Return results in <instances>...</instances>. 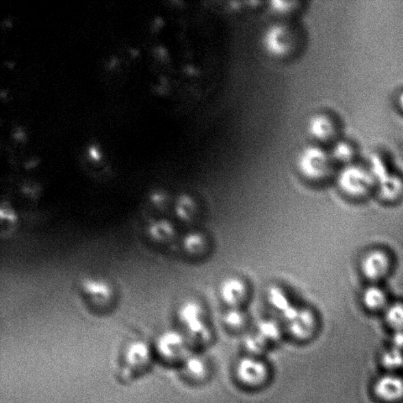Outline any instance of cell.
Here are the masks:
<instances>
[{
    "label": "cell",
    "mask_w": 403,
    "mask_h": 403,
    "mask_svg": "<svg viewBox=\"0 0 403 403\" xmlns=\"http://www.w3.org/2000/svg\"><path fill=\"white\" fill-rule=\"evenodd\" d=\"M177 318L183 328L182 332L190 340L192 348L206 347L211 342L212 329L200 302L187 301L183 303L178 309Z\"/></svg>",
    "instance_id": "1"
},
{
    "label": "cell",
    "mask_w": 403,
    "mask_h": 403,
    "mask_svg": "<svg viewBox=\"0 0 403 403\" xmlns=\"http://www.w3.org/2000/svg\"><path fill=\"white\" fill-rule=\"evenodd\" d=\"M271 368L263 357L245 354L233 366V376L237 384L248 390L263 389L271 380Z\"/></svg>",
    "instance_id": "2"
},
{
    "label": "cell",
    "mask_w": 403,
    "mask_h": 403,
    "mask_svg": "<svg viewBox=\"0 0 403 403\" xmlns=\"http://www.w3.org/2000/svg\"><path fill=\"white\" fill-rule=\"evenodd\" d=\"M331 154L316 145L303 149L297 159V170L304 179L319 182L331 174L333 166Z\"/></svg>",
    "instance_id": "3"
},
{
    "label": "cell",
    "mask_w": 403,
    "mask_h": 403,
    "mask_svg": "<svg viewBox=\"0 0 403 403\" xmlns=\"http://www.w3.org/2000/svg\"><path fill=\"white\" fill-rule=\"evenodd\" d=\"M261 43L270 56L284 59L294 53L298 46V38L294 29L285 23L271 24L265 30Z\"/></svg>",
    "instance_id": "4"
},
{
    "label": "cell",
    "mask_w": 403,
    "mask_h": 403,
    "mask_svg": "<svg viewBox=\"0 0 403 403\" xmlns=\"http://www.w3.org/2000/svg\"><path fill=\"white\" fill-rule=\"evenodd\" d=\"M78 293L83 301L94 310H105L115 298L114 285L105 277L86 276L78 282Z\"/></svg>",
    "instance_id": "5"
},
{
    "label": "cell",
    "mask_w": 403,
    "mask_h": 403,
    "mask_svg": "<svg viewBox=\"0 0 403 403\" xmlns=\"http://www.w3.org/2000/svg\"><path fill=\"white\" fill-rule=\"evenodd\" d=\"M281 316L285 321V331L296 341L307 342L315 337L317 321L311 309L293 306Z\"/></svg>",
    "instance_id": "6"
},
{
    "label": "cell",
    "mask_w": 403,
    "mask_h": 403,
    "mask_svg": "<svg viewBox=\"0 0 403 403\" xmlns=\"http://www.w3.org/2000/svg\"><path fill=\"white\" fill-rule=\"evenodd\" d=\"M374 184V178L370 170L359 165L345 166L337 177L339 190L354 197L365 195Z\"/></svg>",
    "instance_id": "7"
},
{
    "label": "cell",
    "mask_w": 403,
    "mask_h": 403,
    "mask_svg": "<svg viewBox=\"0 0 403 403\" xmlns=\"http://www.w3.org/2000/svg\"><path fill=\"white\" fill-rule=\"evenodd\" d=\"M157 352L166 362L181 365L193 348L185 333L170 330L161 335L156 344Z\"/></svg>",
    "instance_id": "8"
},
{
    "label": "cell",
    "mask_w": 403,
    "mask_h": 403,
    "mask_svg": "<svg viewBox=\"0 0 403 403\" xmlns=\"http://www.w3.org/2000/svg\"><path fill=\"white\" fill-rule=\"evenodd\" d=\"M371 393L380 403H402L403 373L382 372L372 382Z\"/></svg>",
    "instance_id": "9"
},
{
    "label": "cell",
    "mask_w": 403,
    "mask_h": 403,
    "mask_svg": "<svg viewBox=\"0 0 403 403\" xmlns=\"http://www.w3.org/2000/svg\"><path fill=\"white\" fill-rule=\"evenodd\" d=\"M248 294V285L242 277L229 276L220 285V298L229 308H242Z\"/></svg>",
    "instance_id": "10"
},
{
    "label": "cell",
    "mask_w": 403,
    "mask_h": 403,
    "mask_svg": "<svg viewBox=\"0 0 403 403\" xmlns=\"http://www.w3.org/2000/svg\"><path fill=\"white\" fill-rule=\"evenodd\" d=\"M180 365L185 378L193 384L203 383L211 373L208 359L201 353L194 352V350Z\"/></svg>",
    "instance_id": "11"
},
{
    "label": "cell",
    "mask_w": 403,
    "mask_h": 403,
    "mask_svg": "<svg viewBox=\"0 0 403 403\" xmlns=\"http://www.w3.org/2000/svg\"><path fill=\"white\" fill-rule=\"evenodd\" d=\"M375 184H378L380 195L387 201L399 198L403 191V183L400 177L389 174L383 164L376 165L371 170Z\"/></svg>",
    "instance_id": "12"
},
{
    "label": "cell",
    "mask_w": 403,
    "mask_h": 403,
    "mask_svg": "<svg viewBox=\"0 0 403 403\" xmlns=\"http://www.w3.org/2000/svg\"><path fill=\"white\" fill-rule=\"evenodd\" d=\"M307 133L317 143H328L336 138L337 127L330 115L317 113L309 120Z\"/></svg>",
    "instance_id": "13"
},
{
    "label": "cell",
    "mask_w": 403,
    "mask_h": 403,
    "mask_svg": "<svg viewBox=\"0 0 403 403\" xmlns=\"http://www.w3.org/2000/svg\"><path fill=\"white\" fill-rule=\"evenodd\" d=\"M360 267L365 278L378 281L383 278L389 272L390 259L384 251L374 250L365 255Z\"/></svg>",
    "instance_id": "14"
},
{
    "label": "cell",
    "mask_w": 403,
    "mask_h": 403,
    "mask_svg": "<svg viewBox=\"0 0 403 403\" xmlns=\"http://www.w3.org/2000/svg\"><path fill=\"white\" fill-rule=\"evenodd\" d=\"M146 233L151 242L161 245L171 244L177 238V229L170 220L155 219L146 227Z\"/></svg>",
    "instance_id": "15"
},
{
    "label": "cell",
    "mask_w": 403,
    "mask_h": 403,
    "mask_svg": "<svg viewBox=\"0 0 403 403\" xmlns=\"http://www.w3.org/2000/svg\"><path fill=\"white\" fill-rule=\"evenodd\" d=\"M151 360V350L148 345L143 341L135 340L129 344L125 349V361L127 366L133 370L144 369Z\"/></svg>",
    "instance_id": "16"
},
{
    "label": "cell",
    "mask_w": 403,
    "mask_h": 403,
    "mask_svg": "<svg viewBox=\"0 0 403 403\" xmlns=\"http://www.w3.org/2000/svg\"><path fill=\"white\" fill-rule=\"evenodd\" d=\"M174 208L178 221L185 224L195 222L200 211L196 198L188 194H181L177 196Z\"/></svg>",
    "instance_id": "17"
},
{
    "label": "cell",
    "mask_w": 403,
    "mask_h": 403,
    "mask_svg": "<svg viewBox=\"0 0 403 403\" xmlns=\"http://www.w3.org/2000/svg\"><path fill=\"white\" fill-rule=\"evenodd\" d=\"M378 363L382 372L403 373V350L387 346L379 353Z\"/></svg>",
    "instance_id": "18"
},
{
    "label": "cell",
    "mask_w": 403,
    "mask_h": 403,
    "mask_svg": "<svg viewBox=\"0 0 403 403\" xmlns=\"http://www.w3.org/2000/svg\"><path fill=\"white\" fill-rule=\"evenodd\" d=\"M182 248L185 252L193 257L201 256L208 249L207 235L200 231H192L182 239Z\"/></svg>",
    "instance_id": "19"
},
{
    "label": "cell",
    "mask_w": 403,
    "mask_h": 403,
    "mask_svg": "<svg viewBox=\"0 0 403 403\" xmlns=\"http://www.w3.org/2000/svg\"><path fill=\"white\" fill-rule=\"evenodd\" d=\"M285 329L281 324L271 319L261 321L256 326L255 332L268 343L270 348L281 341Z\"/></svg>",
    "instance_id": "20"
},
{
    "label": "cell",
    "mask_w": 403,
    "mask_h": 403,
    "mask_svg": "<svg viewBox=\"0 0 403 403\" xmlns=\"http://www.w3.org/2000/svg\"><path fill=\"white\" fill-rule=\"evenodd\" d=\"M362 300L365 308L369 311H376L387 307L385 291L378 286L366 287L363 292Z\"/></svg>",
    "instance_id": "21"
},
{
    "label": "cell",
    "mask_w": 403,
    "mask_h": 403,
    "mask_svg": "<svg viewBox=\"0 0 403 403\" xmlns=\"http://www.w3.org/2000/svg\"><path fill=\"white\" fill-rule=\"evenodd\" d=\"M223 324L229 330L243 331L248 324V316L242 308H229L222 317Z\"/></svg>",
    "instance_id": "22"
},
{
    "label": "cell",
    "mask_w": 403,
    "mask_h": 403,
    "mask_svg": "<svg viewBox=\"0 0 403 403\" xmlns=\"http://www.w3.org/2000/svg\"><path fill=\"white\" fill-rule=\"evenodd\" d=\"M267 301L272 309L279 312L281 315L293 307L289 296L278 286L270 287L267 291Z\"/></svg>",
    "instance_id": "23"
},
{
    "label": "cell",
    "mask_w": 403,
    "mask_h": 403,
    "mask_svg": "<svg viewBox=\"0 0 403 403\" xmlns=\"http://www.w3.org/2000/svg\"><path fill=\"white\" fill-rule=\"evenodd\" d=\"M246 354L264 358V355L271 348L268 343L255 331L246 336L244 341Z\"/></svg>",
    "instance_id": "24"
},
{
    "label": "cell",
    "mask_w": 403,
    "mask_h": 403,
    "mask_svg": "<svg viewBox=\"0 0 403 403\" xmlns=\"http://www.w3.org/2000/svg\"><path fill=\"white\" fill-rule=\"evenodd\" d=\"M385 321L392 331L403 330V303L396 302L387 305Z\"/></svg>",
    "instance_id": "25"
},
{
    "label": "cell",
    "mask_w": 403,
    "mask_h": 403,
    "mask_svg": "<svg viewBox=\"0 0 403 403\" xmlns=\"http://www.w3.org/2000/svg\"><path fill=\"white\" fill-rule=\"evenodd\" d=\"M330 154L334 161L348 166L354 156V146L346 141H339L333 146Z\"/></svg>",
    "instance_id": "26"
},
{
    "label": "cell",
    "mask_w": 403,
    "mask_h": 403,
    "mask_svg": "<svg viewBox=\"0 0 403 403\" xmlns=\"http://www.w3.org/2000/svg\"><path fill=\"white\" fill-rule=\"evenodd\" d=\"M1 220L2 229L6 227V234L13 231L14 227L17 226L18 223V216L14 209L7 203H3L1 207Z\"/></svg>",
    "instance_id": "27"
},
{
    "label": "cell",
    "mask_w": 403,
    "mask_h": 403,
    "mask_svg": "<svg viewBox=\"0 0 403 403\" xmlns=\"http://www.w3.org/2000/svg\"><path fill=\"white\" fill-rule=\"evenodd\" d=\"M148 202L155 210L165 211L170 203V196L166 191L157 190L150 194Z\"/></svg>",
    "instance_id": "28"
},
{
    "label": "cell",
    "mask_w": 403,
    "mask_h": 403,
    "mask_svg": "<svg viewBox=\"0 0 403 403\" xmlns=\"http://www.w3.org/2000/svg\"><path fill=\"white\" fill-rule=\"evenodd\" d=\"M389 346L403 350V330L392 331Z\"/></svg>",
    "instance_id": "29"
},
{
    "label": "cell",
    "mask_w": 403,
    "mask_h": 403,
    "mask_svg": "<svg viewBox=\"0 0 403 403\" xmlns=\"http://www.w3.org/2000/svg\"><path fill=\"white\" fill-rule=\"evenodd\" d=\"M398 107H399L400 111L403 113V91L400 94L399 97H398Z\"/></svg>",
    "instance_id": "30"
}]
</instances>
